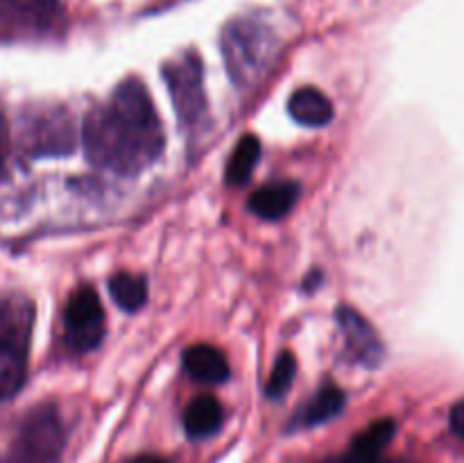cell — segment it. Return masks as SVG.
<instances>
[{
	"instance_id": "cell-16",
	"label": "cell",
	"mask_w": 464,
	"mask_h": 463,
	"mask_svg": "<svg viewBox=\"0 0 464 463\" xmlns=\"http://www.w3.org/2000/svg\"><path fill=\"white\" fill-rule=\"evenodd\" d=\"M394 431H397V425H394L390 418H383V420H376L367 427L362 434H358L353 438L352 448L362 449V452L370 454H381L390 445V440L394 438Z\"/></svg>"
},
{
	"instance_id": "cell-4",
	"label": "cell",
	"mask_w": 464,
	"mask_h": 463,
	"mask_svg": "<svg viewBox=\"0 0 464 463\" xmlns=\"http://www.w3.org/2000/svg\"><path fill=\"white\" fill-rule=\"evenodd\" d=\"M63 445L62 418L53 404H44L27 413L0 463H62Z\"/></svg>"
},
{
	"instance_id": "cell-18",
	"label": "cell",
	"mask_w": 464,
	"mask_h": 463,
	"mask_svg": "<svg viewBox=\"0 0 464 463\" xmlns=\"http://www.w3.org/2000/svg\"><path fill=\"white\" fill-rule=\"evenodd\" d=\"M449 425H451L453 434L464 438V398L460 399V402L453 404L451 413H449Z\"/></svg>"
},
{
	"instance_id": "cell-1",
	"label": "cell",
	"mask_w": 464,
	"mask_h": 463,
	"mask_svg": "<svg viewBox=\"0 0 464 463\" xmlns=\"http://www.w3.org/2000/svg\"><path fill=\"white\" fill-rule=\"evenodd\" d=\"M163 127L148 86L125 77L113 89L107 107H95L84 118V150L98 168L136 175L163 153Z\"/></svg>"
},
{
	"instance_id": "cell-17",
	"label": "cell",
	"mask_w": 464,
	"mask_h": 463,
	"mask_svg": "<svg viewBox=\"0 0 464 463\" xmlns=\"http://www.w3.org/2000/svg\"><path fill=\"white\" fill-rule=\"evenodd\" d=\"M324 463H388V461L381 458V454H370V452H362V449L349 448L343 457L329 458V461Z\"/></svg>"
},
{
	"instance_id": "cell-20",
	"label": "cell",
	"mask_w": 464,
	"mask_h": 463,
	"mask_svg": "<svg viewBox=\"0 0 464 463\" xmlns=\"http://www.w3.org/2000/svg\"><path fill=\"white\" fill-rule=\"evenodd\" d=\"M131 463H168L166 458H159V457H139L136 461Z\"/></svg>"
},
{
	"instance_id": "cell-9",
	"label": "cell",
	"mask_w": 464,
	"mask_h": 463,
	"mask_svg": "<svg viewBox=\"0 0 464 463\" xmlns=\"http://www.w3.org/2000/svg\"><path fill=\"white\" fill-rule=\"evenodd\" d=\"M184 368L199 384H222L229 379L231 368L225 354L207 343L193 345L184 352Z\"/></svg>"
},
{
	"instance_id": "cell-11",
	"label": "cell",
	"mask_w": 464,
	"mask_h": 463,
	"mask_svg": "<svg viewBox=\"0 0 464 463\" xmlns=\"http://www.w3.org/2000/svg\"><path fill=\"white\" fill-rule=\"evenodd\" d=\"M222 420H225V409H222L220 399L213 395H199L184 411V429L195 440L216 434L222 427Z\"/></svg>"
},
{
	"instance_id": "cell-5",
	"label": "cell",
	"mask_w": 464,
	"mask_h": 463,
	"mask_svg": "<svg viewBox=\"0 0 464 463\" xmlns=\"http://www.w3.org/2000/svg\"><path fill=\"white\" fill-rule=\"evenodd\" d=\"M161 75L170 91L172 104H175L177 118L181 127L190 134L199 132V127L207 123L208 103L207 89H204V71L202 59L195 53H184L179 57L163 64Z\"/></svg>"
},
{
	"instance_id": "cell-2",
	"label": "cell",
	"mask_w": 464,
	"mask_h": 463,
	"mask_svg": "<svg viewBox=\"0 0 464 463\" xmlns=\"http://www.w3.org/2000/svg\"><path fill=\"white\" fill-rule=\"evenodd\" d=\"M276 44L266 25L249 18L231 21L222 32V57L238 86H254L275 59Z\"/></svg>"
},
{
	"instance_id": "cell-19",
	"label": "cell",
	"mask_w": 464,
	"mask_h": 463,
	"mask_svg": "<svg viewBox=\"0 0 464 463\" xmlns=\"http://www.w3.org/2000/svg\"><path fill=\"white\" fill-rule=\"evenodd\" d=\"M7 148H9V130H7V121H5L3 112H0V166H3L5 157H7Z\"/></svg>"
},
{
	"instance_id": "cell-8",
	"label": "cell",
	"mask_w": 464,
	"mask_h": 463,
	"mask_svg": "<svg viewBox=\"0 0 464 463\" xmlns=\"http://www.w3.org/2000/svg\"><path fill=\"white\" fill-rule=\"evenodd\" d=\"M299 193H302V189H299L297 182H276V184L261 186L249 198V209L258 218L279 221V218L288 216L293 212V207L299 200Z\"/></svg>"
},
{
	"instance_id": "cell-3",
	"label": "cell",
	"mask_w": 464,
	"mask_h": 463,
	"mask_svg": "<svg viewBox=\"0 0 464 463\" xmlns=\"http://www.w3.org/2000/svg\"><path fill=\"white\" fill-rule=\"evenodd\" d=\"M30 330V302L0 304V402L14 398L25 384Z\"/></svg>"
},
{
	"instance_id": "cell-7",
	"label": "cell",
	"mask_w": 464,
	"mask_h": 463,
	"mask_svg": "<svg viewBox=\"0 0 464 463\" xmlns=\"http://www.w3.org/2000/svg\"><path fill=\"white\" fill-rule=\"evenodd\" d=\"M335 322H338V330L344 339L347 354L353 361L361 363V366L365 368H376L383 363V340L376 334L374 327L367 322L365 316H361V313L352 307H340L338 311H335Z\"/></svg>"
},
{
	"instance_id": "cell-12",
	"label": "cell",
	"mask_w": 464,
	"mask_h": 463,
	"mask_svg": "<svg viewBox=\"0 0 464 463\" xmlns=\"http://www.w3.org/2000/svg\"><path fill=\"white\" fill-rule=\"evenodd\" d=\"M344 402H347V395H344L343 389L334 384H326L317 390L311 398V402L297 413L293 427H317L322 422L334 420L335 416H340L344 409Z\"/></svg>"
},
{
	"instance_id": "cell-6",
	"label": "cell",
	"mask_w": 464,
	"mask_h": 463,
	"mask_svg": "<svg viewBox=\"0 0 464 463\" xmlns=\"http://www.w3.org/2000/svg\"><path fill=\"white\" fill-rule=\"evenodd\" d=\"M63 334L75 352H89L104 339V309L93 286H80L63 311Z\"/></svg>"
},
{
	"instance_id": "cell-15",
	"label": "cell",
	"mask_w": 464,
	"mask_h": 463,
	"mask_svg": "<svg viewBox=\"0 0 464 463\" xmlns=\"http://www.w3.org/2000/svg\"><path fill=\"white\" fill-rule=\"evenodd\" d=\"M297 377V361H295L293 352H281L276 357L275 366H272L270 381L266 386V395L272 399H281L290 389H293V381Z\"/></svg>"
},
{
	"instance_id": "cell-13",
	"label": "cell",
	"mask_w": 464,
	"mask_h": 463,
	"mask_svg": "<svg viewBox=\"0 0 464 463\" xmlns=\"http://www.w3.org/2000/svg\"><path fill=\"white\" fill-rule=\"evenodd\" d=\"M258 159H261V141L254 134H245L227 163V182L234 186L247 184L252 172L256 171Z\"/></svg>"
},
{
	"instance_id": "cell-10",
	"label": "cell",
	"mask_w": 464,
	"mask_h": 463,
	"mask_svg": "<svg viewBox=\"0 0 464 463\" xmlns=\"http://www.w3.org/2000/svg\"><path fill=\"white\" fill-rule=\"evenodd\" d=\"M288 112L299 125L324 127L334 118V104H331L329 95L322 94L320 89L304 86V89H297L290 95Z\"/></svg>"
},
{
	"instance_id": "cell-14",
	"label": "cell",
	"mask_w": 464,
	"mask_h": 463,
	"mask_svg": "<svg viewBox=\"0 0 464 463\" xmlns=\"http://www.w3.org/2000/svg\"><path fill=\"white\" fill-rule=\"evenodd\" d=\"M109 293L122 311L134 313L148 302V280L143 275H131V272H116L109 280Z\"/></svg>"
}]
</instances>
